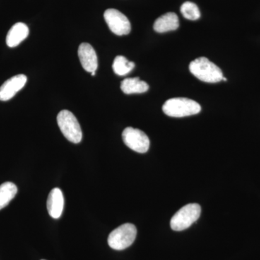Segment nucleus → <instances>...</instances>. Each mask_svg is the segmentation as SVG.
Segmentation results:
<instances>
[{"mask_svg": "<svg viewBox=\"0 0 260 260\" xmlns=\"http://www.w3.org/2000/svg\"><path fill=\"white\" fill-rule=\"evenodd\" d=\"M189 71L197 78L205 83H218L223 78L220 68L204 56L191 61Z\"/></svg>", "mask_w": 260, "mask_h": 260, "instance_id": "f257e3e1", "label": "nucleus"}, {"mask_svg": "<svg viewBox=\"0 0 260 260\" xmlns=\"http://www.w3.org/2000/svg\"><path fill=\"white\" fill-rule=\"evenodd\" d=\"M162 111L167 116L180 118L199 114L201 107L198 102L187 98H174L165 102Z\"/></svg>", "mask_w": 260, "mask_h": 260, "instance_id": "f03ea898", "label": "nucleus"}, {"mask_svg": "<svg viewBox=\"0 0 260 260\" xmlns=\"http://www.w3.org/2000/svg\"><path fill=\"white\" fill-rule=\"evenodd\" d=\"M57 123L61 133L71 143L78 144L83 138L81 127L74 114L68 110H62L57 115Z\"/></svg>", "mask_w": 260, "mask_h": 260, "instance_id": "7ed1b4c3", "label": "nucleus"}, {"mask_svg": "<svg viewBox=\"0 0 260 260\" xmlns=\"http://www.w3.org/2000/svg\"><path fill=\"white\" fill-rule=\"evenodd\" d=\"M137 229L132 223H125L114 229L108 238L109 246L115 250H124L135 242Z\"/></svg>", "mask_w": 260, "mask_h": 260, "instance_id": "20e7f679", "label": "nucleus"}, {"mask_svg": "<svg viewBox=\"0 0 260 260\" xmlns=\"http://www.w3.org/2000/svg\"><path fill=\"white\" fill-rule=\"evenodd\" d=\"M201 207L197 203H191L181 208L174 214L171 220V228L175 232L185 230L199 219Z\"/></svg>", "mask_w": 260, "mask_h": 260, "instance_id": "39448f33", "label": "nucleus"}, {"mask_svg": "<svg viewBox=\"0 0 260 260\" xmlns=\"http://www.w3.org/2000/svg\"><path fill=\"white\" fill-rule=\"evenodd\" d=\"M124 144L137 153H145L150 148V140L143 131L133 127H126L122 133Z\"/></svg>", "mask_w": 260, "mask_h": 260, "instance_id": "423d86ee", "label": "nucleus"}, {"mask_svg": "<svg viewBox=\"0 0 260 260\" xmlns=\"http://www.w3.org/2000/svg\"><path fill=\"white\" fill-rule=\"evenodd\" d=\"M104 16L109 29L116 35H127L131 31L129 20L119 10L108 9Z\"/></svg>", "mask_w": 260, "mask_h": 260, "instance_id": "0eeeda50", "label": "nucleus"}, {"mask_svg": "<svg viewBox=\"0 0 260 260\" xmlns=\"http://www.w3.org/2000/svg\"><path fill=\"white\" fill-rule=\"evenodd\" d=\"M26 82L27 77L23 74L15 75L7 80L0 87V101L7 102L11 99L25 86Z\"/></svg>", "mask_w": 260, "mask_h": 260, "instance_id": "6e6552de", "label": "nucleus"}, {"mask_svg": "<svg viewBox=\"0 0 260 260\" xmlns=\"http://www.w3.org/2000/svg\"><path fill=\"white\" fill-rule=\"evenodd\" d=\"M78 56L83 69L88 73L96 71L98 57L93 47L88 43L80 44L78 49Z\"/></svg>", "mask_w": 260, "mask_h": 260, "instance_id": "1a4fd4ad", "label": "nucleus"}, {"mask_svg": "<svg viewBox=\"0 0 260 260\" xmlns=\"http://www.w3.org/2000/svg\"><path fill=\"white\" fill-rule=\"evenodd\" d=\"M64 196L59 188L51 189L47 200V210L51 218H60L64 209Z\"/></svg>", "mask_w": 260, "mask_h": 260, "instance_id": "9d476101", "label": "nucleus"}, {"mask_svg": "<svg viewBox=\"0 0 260 260\" xmlns=\"http://www.w3.org/2000/svg\"><path fill=\"white\" fill-rule=\"evenodd\" d=\"M179 26V18L174 13H168L159 17L155 23L153 28L157 32H166L177 30Z\"/></svg>", "mask_w": 260, "mask_h": 260, "instance_id": "9b49d317", "label": "nucleus"}, {"mask_svg": "<svg viewBox=\"0 0 260 260\" xmlns=\"http://www.w3.org/2000/svg\"><path fill=\"white\" fill-rule=\"evenodd\" d=\"M28 27L23 23H17L10 29L6 38L7 45L15 47L28 37Z\"/></svg>", "mask_w": 260, "mask_h": 260, "instance_id": "f8f14e48", "label": "nucleus"}, {"mask_svg": "<svg viewBox=\"0 0 260 260\" xmlns=\"http://www.w3.org/2000/svg\"><path fill=\"white\" fill-rule=\"evenodd\" d=\"M121 89L125 94L143 93L148 91L149 85L139 78H126L121 82Z\"/></svg>", "mask_w": 260, "mask_h": 260, "instance_id": "ddd939ff", "label": "nucleus"}, {"mask_svg": "<svg viewBox=\"0 0 260 260\" xmlns=\"http://www.w3.org/2000/svg\"><path fill=\"white\" fill-rule=\"evenodd\" d=\"M18 192V188L13 183H3L0 185V210L8 206L10 202L15 198Z\"/></svg>", "mask_w": 260, "mask_h": 260, "instance_id": "4468645a", "label": "nucleus"}, {"mask_svg": "<svg viewBox=\"0 0 260 260\" xmlns=\"http://www.w3.org/2000/svg\"><path fill=\"white\" fill-rule=\"evenodd\" d=\"M135 64L123 56H117L113 62L112 68L116 75L124 76L134 69Z\"/></svg>", "mask_w": 260, "mask_h": 260, "instance_id": "2eb2a0df", "label": "nucleus"}, {"mask_svg": "<svg viewBox=\"0 0 260 260\" xmlns=\"http://www.w3.org/2000/svg\"><path fill=\"white\" fill-rule=\"evenodd\" d=\"M181 13L188 20H197L200 18L199 8L197 5L191 2H186L181 5Z\"/></svg>", "mask_w": 260, "mask_h": 260, "instance_id": "dca6fc26", "label": "nucleus"}, {"mask_svg": "<svg viewBox=\"0 0 260 260\" xmlns=\"http://www.w3.org/2000/svg\"><path fill=\"white\" fill-rule=\"evenodd\" d=\"M222 80H223V81H227V78H224V77Z\"/></svg>", "mask_w": 260, "mask_h": 260, "instance_id": "f3484780", "label": "nucleus"}, {"mask_svg": "<svg viewBox=\"0 0 260 260\" xmlns=\"http://www.w3.org/2000/svg\"><path fill=\"white\" fill-rule=\"evenodd\" d=\"M91 75H93V76H94V75H95V72H93V73H91Z\"/></svg>", "mask_w": 260, "mask_h": 260, "instance_id": "a211bd4d", "label": "nucleus"}, {"mask_svg": "<svg viewBox=\"0 0 260 260\" xmlns=\"http://www.w3.org/2000/svg\"><path fill=\"white\" fill-rule=\"evenodd\" d=\"M42 260H45V259H42Z\"/></svg>", "mask_w": 260, "mask_h": 260, "instance_id": "6ab92c4d", "label": "nucleus"}]
</instances>
